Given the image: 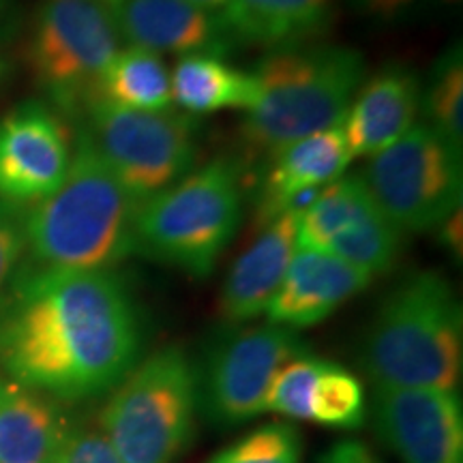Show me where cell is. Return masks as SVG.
<instances>
[{
	"instance_id": "1",
	"label": "cell",
	"mask_w": 463,
	"mask_h": 463,
	"mask_svg": "<svg viewBox=\"0 0 463 463\" xmlns=\"http://www.w3.org/2000/svg\"><path fill=\"white\" fill-rule=\"evenodd\" d=\"M140 352V314L114 270L31 269L0 298V372L26 389L67 402L99 397Z\"/></svg>"
},
{
	"instance_id": "2",
	"label": "cell",
	"mask_w": 463,
	"mask_h": 463,
	"mask_svg": "<svg viewBox=\"0 0 463 463\" xmlns=\"http://www.w3.org/2000/svg\"><path fill=\"white\" fill-rule=\"evenodd\" d=\"M140 204L80 133L65 181L26 211L34 269L112 270L133 253Z\"/></svg>"
},
{
	"instance_id": "3",
	"label": "cell",
	"mask_w": 463,
	"mask_h": 463,
	"mask_svg": "<svg viewBox=\"0 0 463 463\" xmlns=\"http://www.w3.org/2000/svg\"><path fill=\"white\" fill-rule=\"evenodd\" d=\"M364 372L386 389L457 391L463 317L450 283L414 273L382 300L363 347Z\"/></svg>"
},
{
	"instance_id": "4",
	"label": "cell",
	"mask_w": 463,
	"mask_h": 463,
	"mask_svg": "<svg viewBox=\"0 0 463 463\" xmlns=\"http://www.w3.org/2000/svg\"><path fill=\"white\" fill-rule=\"evenodd\" d=\"M256 106L247 109L242 140L256 155L281 148L339 125L364 80V58L345 45H298L258 62Z\"/></svg>"
},
{
	"instance_id": "5",
	"label": "cell",
	"mask_w": 463,
	"mask_h": 463,
	"mask_svg": "<svg viewBox=\"0 0 463 463\" xmlns=\"http://www.w3.org/2000/svg\"><path fill=\"white\" fill-rule=\"evenodd\" d=\"M242 222V178L234 161L215 159L144 200L133 251L191 277H208Z\"/></svg>"
},
{
	"instance_id": "6",
	"label": "cell",
	"mask_w": 463,
	"mask_h": 463,
	"mask_svg": "<svg viewBox=\"0 0 463 463\" xmlns=\"http://www.w3.org/2000/svg\"><path fill=\"white\" fill-rule=\"evenodd\" d=\"M198 403V375L189 358L165 347L112 389L101 431L123 463H174L194 438Z\"/></svg>"
},
{
	"instance_id": "7",
	"label": "cell",
	"mask_w": 463,
	"mask_h": 463,
	"mask_svg": "<svg viewBox=\"0 0 463 463\" xmlns=\"http://www.w3.org/2000/svg\"><path fill=\"white\" fill-rule=\"evenodd\" d=\"M82 136L137 202L172 187L198 153V120L161 109H129L90 97Z\"/></svg>"
},
{
	"instance_id": "8",
	"label": "cell",
	"mask_w": 463,
	"mask_h": 463,
	"mask_svg": "<svg viewBox=\"0 0 463 463\" xmlns=\"http://www.w3.org/2000/svg\"><path fill=\"white\" fill-rule=\"evenodd\" d=\"M369 194L402 232L436 230L461 208V148L422 120L361 174Z\"/></svg>"
},
{
	"instance_id": "9",
	"label": "cell",
	"mask_w": 463,
	"mask_h": 463,
	"mask_svg": "<svg viewBox=\"0 0 463 463\" xmlns=\"http://www.w3.org/2000/svg\"><path fill=\"white\" fill-rule=\"evenodd\" d=\"M118 45L112 9L101 0H39L28 61L56 106L75 112L92 97Z\"/></svg>"
},
{
	"instance_id": "10",
	"label": "cell",
	"mask_w": 463,
	"mask_h": 463,
	"mask_svg": "<svg viewBox=\"0 0 463 463\" xmlns=\"http://www.w3.org/2000/svg\"><path fill=\"white\" fill-rule=\"evenodd\" d=\"M298 354L305 345L297 331L270 322L219 341L198 378L208 419L228 427L262 414L277 372Z\"/></svg>"
},
{
	"instance_id": "11",
	"label": "cell",
	"mask_w": 463,
	"mask_h": 463,
	"mask_svg": "<svg viewBox=\"0 0 463 463\" xmlns=\"http://www.w3.org/2000/svg\"><path fill=\"white\" fill-rule=\"evenodd\" d=\"M402 236L356 174L326 184L300 213L297 245L320 249L375 277L397 262Z\"/></svg>"
},
{
	"instance_id": "12",
	"label": "cell",
	"mask_w": 463,
	"mask_h": 463,
	"mask_svg": "<svg viewBox=\"0 0 463 463\" xmlns=\"http://www.w3.org/2000/svg\"><path fill=\"white\" fill-rule=\"evenodd\" d=\"M71 164L69 131L54 109L26 101L0 123V198L37 204L61 187Z\"/></svg>"
},
{
	"instance_id": "13",
	"label": "cell",
	"mask_w": 463,
	"mask_h": 463,
	"mask_svg": "<svg viewBox=\"0 0 463 463\" xmlns=\"http://www.w3.org/2000/svg\"><path fill=\"white\" fill-rule=\"evenodd\" d=\"M375 430L403 463H463L457 391L375 386Z\"/></svg>"
},
{
	"instance_id": "14",
	"label": "cell",
	"mask_w": 463,
	"mask_h": 463,
	"mask_svg": "<svg viewBox=\"0 0 463 463\" xmlns=\"http://www.w3.org/2000/svg\"><path fill=\"white\" fill-rule=\"evenodd\" d=\"M422 84L412 69L389 65L358 86L341 120L352 159L373 157L419 123Z\"/></svg>"
},
{
	"instance_id": "15",
	"label": "cell",
	"mask_w": 463,
	"mask_h": 463,
	"mask_svg": "<svg viewBox=\"0 0 463 463\" xmlns=\"http://www.w3.org/2000/svg\"><path fill=\"white\" fill-rule=\"evenodd\" d=\"M372 279L373 277L331 253L297 245L266 316L270 324L292 331L314 326L335 314L345 300L363 292Z\"/></svg>"
},
{
	"instance_id": "16",
	"label": "cell",
	"mask_w": 463,
	"mask_h": 463,
	"mask_svg": "<svg viewBox=\"0 0 463 463\" xmlns=\"http://www.w3.org/2000/svg\"><path fill=\"white\" fill-rule=\"evenodd\" d=\"M120 42L129 48L187 54H225L230 50L215 11L191 0H120L112 7Z\"/></svg>"
},
{
	"instance_id": "17",
	"label": "cell",
	"mask_w": 463,
	"mask_h": 463,
	"mask_svg": "<svg viewBox=\"0 0 463 463\" xmlns=\"http://www.w3.org/2000/svg\"><path fill=\"white\" fill-rule=\"evenodd\" d=\"M335 14L337 0H225L215 15L230 48L277 52L314 43Z\"/></svg>"
},
{
	"instance_id": "18",
	"label": "cell",
	"mask_w": 463,
	"mask_h": 463,
	"mask_svg": "<svg viewBox=\"0 0 463 463\" xmlns=\"http://www.w3.org/2000/svg\"><path fill=\"white\" fill-rule=\"evenodd\" d=\"M298 213H283L236 260L225 277L222 316L228 322L256 320L266 314L297 251Z\"/></svg>"
},
{
	"instance_id": "19",
	"label": "cell",
	"mask_w": 463,
	"mask_h": 463,
	"mask_svg": "<svg viewBox=\"0 0 463 463\" xmlns=\"http://www.w3.org/2000/svg\"><path fill=\"white\" fill-rule=\"evenodd\" d=\"M352 155L341 123L289 144L270 157L258 195V223L266 225L288 211L294 195L324 189L337 181Z\"/></svg>"
},
{
	"instance_id": "20",
	"label": "cell",
	"mask_w": 463,
	"mask_h": 463,
	"mask_svg": "<svg viewBox=\"0 0 463 463\" xmlns=\"http://www.w3.org/2000/svg\"><path fill=\"white\" fill-rule=\"evenodd\" d=\"M67 431L48 395L0 380V463H54Z\"/></svg>"
},
{
	"instance_id": "21",
	"label": "cell",
	"mask_w": 463,
	"mask_h": 463,
	"mask_svg": "<svg viewBox=\"0 0 463 463\" xmlns=\"http://www.w3.org/2000/svg\"><path fill=\"white\" fill-rule=\"evenodd\" d=\"M172 101L187 116L219 109H251L260 97L253 73L225 62L222 54L181 56L170 75Z\"/></svg>"
},
{
	"instance_id": "22",
	"label": "cell",
	"mask_w": 463,
	"mask_h": 463,
	"mask_svg": "<svg viewBox=\"0 0 463 463\" xmlns=\"http://www.w3.org/2000/svg\"><path fill=\"white\" fill-rule=\"evenodd\" d=\"M92 97L129 109L161 112L172 106L170 71L153 52L118 50L97 80Z\"/></svg>"
},
{
	"instance_id": "23",
	"label": "cell",
	"mask_w": 463,
	"mask_h": 463,
	"mask_svg": "<svg viewBox=\"0 0 463 463\" xmlns=\"http://www.w3.org/2000/svg\"><path fill=\"white\" fill-rule=\"evenodd\" d=\"M425 123L447 137L455 146H463V52L455 43L438 58L431 69L427 89H422Z\"/></svg>"
},
{
	"instance_id": "24",
	"label": "cell",
	"mask_w": 463,
	"mask_h": 463,
	"mask_svg": "<svg viewBox=\"0 0 463 463\" xmlns=\"http://www.w3.org/2000/svg\"><path fill=\"white\" fill-rule=\"evenodd\" d=\"M311 420L354 430L364 420V391L356 375L324 361L311 392Z\"/></svg>"
},
{
	"instance_id": "25",
	"label": "cell",
	"mask_w": 463,
	"mask_h": 463,
	"mask_svg": "<svg viewBox=\"0 0 463 463\" xmlns=\"http://www.w3.org/2000/svg\"><path fill=\"white\" fill-rule=\"evenodd\" d=\"M322 367L324 361L307 354L288 361L273 378L264 412H277L294 420H311V392Z\"/></svg>"
},
{
	"instance_id": "26",
	"label": "cell",
	"mask_w": 463,
	"mask_h": 463,
	"mask_svg": "<svg viewBox=\"0 0 463 463\" xmlns=\"http://www.w3.org/2000/svg\"><path fill=\"white\" fill-rule=\"evenodd\" d=\"M303 439L292 425L273 422L232 444L208 463H300Z\"/></svg>"
},
{
	"instance_id": "27",
	"label": "cell",
	"mask_w": 463,
	"mask_h": 463,
	"mask_svg": "<svg viewBox=\"0 0 463 463\" xmlns=\"http://www.w3.org/2000/svg\"><path fill=\"white\" fill-rule=\"evenodd\" d=\"M26 251V208L0 198V298Z\"/></svg>"
},
{
	"instance_id": "28",
	"label": "cell",
	"mask_w": 463,
	"mask_h": 463,
	"mask_svg": "<svg viewBox=\"0 0 463 463\" xmlns=\"http://www.w3.org/2000/svg\"><path fill=\"white\" fill-rule=\"evenodd\" d=\"M54 463H123L106 433L92 427L69 430Z\"/></svg>"
},
{
	"instance_id": "29",
	"label": "cell",
	"mask_w": 463,
	"mask_h": 463,
	"mask_svg": "<svg viewBox=\"0 0 463 463\" xmlns=\"http://www.w3.org/2000/svg\"><path fill=\"white\" fill-rule=\"evenodd\" d=\"M352 9L367 20L378 24H392L402 22L412 11L419 9L420 0H350Z\"/></svg>"
},
{
	"instance_id": "30",
	"label": "cell",
	"mask_w": 463,
	"mask_h": 463,
	"mask_svg": "<svg viewBox=\"0 0 463 463\" xmlns=\"http://www.w3.org/2000/svg\"><path fill=\"white\" fill-rule=\"evenodd\" d=\"M438 242L442 245L450 256H455L457 260L461 258L463 253V217H461V208L450 213L447 219L438 223Z\"/></svg>"
},
{
	"instance_id": "31",
	"label": "cell",
	"mask_w": 463,
	"mask_h": 463,
	"mask_svg": "<svg viewBox=\"0 0 463 463\" xmlns=\"http://www.w3.org/2000/svg\"><path fill=\"white\" fill-rule=\"evenodd\" d=\"M322 463H380V461L375 459L372 450L364 447L363 442L345 439V442H341L337 447L328 450Z\"/></svg>"
},
{
	"instance_id": "32",
	"label": "cell",
	"mask_w": 463,
	"mask_h": 463,
	"mask_svg": "<svg viewBox=\"0 0 463 463\" xmlns=\"http://www.w3.org/2000/svg\"><path fill=\"white\" fill-rule=\"evenodd\" d=\"M20 26V7L15 0H0V43L9 42Z\"/></svg>"
},
{
	"instance_id": "33",
	"label": "cell",
	"mask_w": 463,
	"mask_h": 463,
	"mask_svg": "<svg viewBox=\"0 0 463 463\" xmlns=\"http://www.w3.org/2000/svg\"><path fill=\"white\" fill-rule=\"evenodd\" d=\"M191 3H195L198 7L206 9V11H215V9L222 7L225 0H191Z\"/></svg>"
},
{
	"instance_id": "34",
	"label": "cell",
	"mask_w": 463,
	"mask_h": 463,
	"mask_svg": "<svg viewBox=\"0 0 463 463\" xmlns=\"http://www.w3.org/2000/svg\"><path fill=\"white\" fill-rule=\"evenodd\" d=\"M9 73H11V62L3 54H0V84L9 78Z\"/></svg>"
},
{
	"instance_id": "35",
	"label": "cell",
	"mask_w": 463,
	"mask_h": 463,
	"mask_svg": "<svg viewBox=\"0 0 463 463\" xmlns=\"http://www.w3.org/2000/svg\"><path fill=\"white\" fill-rule=\"evenodd\" d=\"M439 5H444V7H457V5L461 3V0H438Z\"/></svg>"
},
{
	"instance_id": "36",
	"label": "cell",
	"mask_w": 463,
	"mask_h": 463,
	"mask_svg": "<svg viewBox=\"0 0 463 463\" xmlns=\"http://www.w3.org/2000/svg\"><path fill=\"white\" fill-rule=\"evenodd\" d=\"M101 3H103V5H108V7L112 9V7H116V5L120 3V0H101Z\"/></svg>"
}]
</instances>
